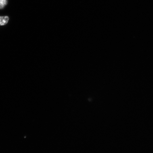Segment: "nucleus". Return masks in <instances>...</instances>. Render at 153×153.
<instances>
[{"label": "nucleus", "instance_id": "f257e3e1", "mask_svg": "<svg viewBox=\"0 0 153 153\" xmlns=\"http://www.w3.org/2000/svg\"><path fill=\"white\" fill-rule=\"evenodd\" d=\"M9 18L8 16H0V26H4L8 22Z\"/></svg>", "mask_w": 153, "mask_h": 153}, {"label": "nucleus", "instance_id": "f03ea898", "mask_svg": "<svg viewBox=\"0 0 153 153\" xmlns=\"http://www.w3.org/2000/svg\"><path fill=\"white\" fill-rule=\"evenodd\" d=\"M7 3V0H0V9H3Z\"/></svg>", "mask_w": 153, "mask_h": 153}]
</instances>
